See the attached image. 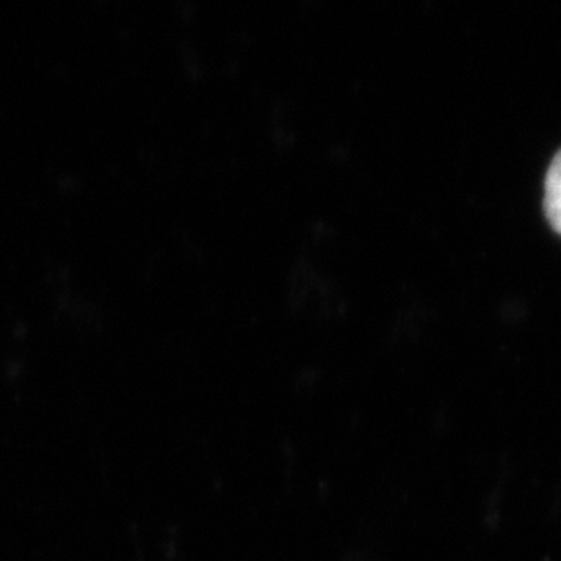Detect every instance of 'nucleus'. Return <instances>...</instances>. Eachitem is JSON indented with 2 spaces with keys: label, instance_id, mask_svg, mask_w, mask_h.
I'll list each match as a JSON object with an SVG mask.
<instances>
[{
  "label": "nucleus",
  "instance_id": "f257e3e1",
  "mask_svg": "<svg viewBox=\"0 0 561 561\" xmlns=\"http://www.w3.org/2000/svg\"><path fill=\"white\" fill-rule=\"evenodd\" d=\"M543 207L552 229L561 234V149L547 171Z\"/></svg>",
  "mask_w": 561,
  "mask_h": 561
}]
</instances>
